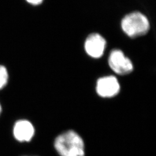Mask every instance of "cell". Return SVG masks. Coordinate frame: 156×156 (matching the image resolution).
Returning <instances> with one entry per match:
<instances>
[{"label":"cell","mask_w":156,"mask_h":156,"mask_svg":"<svg viewBox=\"0 0 156 156\" xmlns=\"http://www.w3.org/2000/svg\"><path fill=\"white\" fill-rule=\"evenodd\" d=\"M121 26L123 31L132 38L144 35L147 33L150 28L147 18L138 12L126 15L123 18Z\"/></svg>","instance_id":"cell-2"},{"label":"cell","mask_w":156,"mask_h":156,"mask_svg":"<svg viewBox=\"0 0 156 156\" xmlns=\"http://www.w3.org/2000/svg\"><path fill=\"white\" fill-rule=\"evenodd\" d=\"M120 84L116 77L108 76L100 78L98 80L96 90L98 94L102 97L110 98L114 97L119 93Z\"/></svg>","instance_id":"cell-4"},{"label":"cell","mask_w":156,"mask_h":156,"mask_svg":"<svg viewBox=\"0 0 156 156\" xmlns=\"http://www.w3.org/2000/svg\"><path fill=\"white\" fill-rule=\"evenodd\" d=\"M106 40L98 34H90L86 40L84 49L86 53L95 58H100L106 48Z\"/></svg>","instance_id":"cell-5"},{"label":"cell","mask_w":156,"mask_h":156,"mask_svg":"<svg viewBox=\"0 0 156 156\" xmlns=\"http://www.w3.org/2000/svg\"><path fill=\"white\" fill-rule=\"evenodd\" d=\"M9 74L5 67L0 65V90L4 88L8 82Z\"/></svg>","instance_id":"cell-7"},{"label":"cell","mask_w":156,"mask_h":156,"mask_svg":"<svg viewBox=\"0 0 156 156\" xmlns=\"http://www.w3.org/2000/svg\"><path fill=\"white\" fill-rule=\"evenodd\" d=\"M112 69L120 75H127L133 71L134 67L131 61L124 55L122 50H112L108 60Z\"/></svg>","instance_id":"cell-3"},{"label":"cell","mask_w":156,"mask_h":156,"mask_svg":"<svg viewBox=\"0 0 156 156\" xmlns=\"http://www.w3.org/2000/svg\"><path fill=\"white\" fill-rule=\"evenodd\" d=\"M29 4L34 5H37L41 4L44 0H26Z\"/></svg>","instance_id":"cell-8"},{"label":"cell","mask_w":156,"mask_h":156,"mask_svg":"<svg viewBox=\"0 0 156 156\" xmlns=\"http://www.w3.org/2000/svg\"><path fill=\"white\" fill-rule=\"evenodd\" d=\"M1 112V105H0V113Z\"/></svg>","instance_id":"cell-9"},{"label":"cell","mask_w":156,"mask_h":156,"mask_svg":"<svg viewBox=\"0 0 156 156\" xmlns=\"http://www.w3.org/2000/svg\"><path fill=\"white\" fill-rule=\"evenodd\" d=\"M13 134L19 141H30L34 134L33 126L27 120H20L15 125Z\"/></svg>","instance_id":"cell-6"},{"label":"cell","mask_w":156,"mask_h":156,"mask_svg":"<svg viewBox=\"0 0 156 156\" xmlns=\"http://www.w3.org/2000/svg\"><path fill=\"white\" fill-rule=\"evenodd\" d=\"M55 147L60 156H84L83 140L72 130L58 135L55 141Z\"/></svg>","instance_id":"cell-1"}]
</instances>
